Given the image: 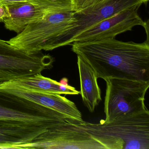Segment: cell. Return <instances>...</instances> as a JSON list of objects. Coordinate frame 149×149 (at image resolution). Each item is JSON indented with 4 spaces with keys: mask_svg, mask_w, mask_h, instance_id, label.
Wrapping results in <instances>:
<instances>
[{
    "mask_svg": "<svg viewBox=\"0 0 149 149\" xmlns=\"http://www.w3.org/2000/svg\"><path fill=\"white\" fill-rule=\"evenodd\" d=\"M71 50L87 63L97 78L149 81V42L114 39L74 42Z\"/></svg>",
    "mask_w": 149,
    "mask_h": 149,
    "instance_id": "cell-1",
    "label": "cell"
},
{
    "mask_svg": "<svg viewBox=\"0 0 149 149\" xmlns=\"http://www.w3.org/2000/svg\"><path fill=\"white\" fill-rule=\"evenodd\" d=\"M69 118L50 108L0 89V146L22 149Z\"/></svg>",
    "mask_w": 149,
    "mask_h": 149,
    "instance_id": "cell-2",
    "label": "cell"
},
{
    "mask_svg": "<svg viewBox=\"0 0 149 149\" xmlns=\"http://www.w3.org/2000/svg\"><path fill=\"white\" fill-rule=\"evenodd\" d=\"M105 149H149V111L148 109L124 114L109 123L79 122Z\"/></svg>",
    "mask_w": 149,
    "mask_h": 149,
    "instance_id": "cell-3",
    "label": "cell"
},
{
    "mask_svg": "<svg viewBox=\"0 0 149 149\" xmlns=\"http://www.w3.org/2000/svg\"><path fill=\"white\" fill-rule=\"evenodd\" d=\"M149 0H104L74 12V21L49 44L47 51L70 46L81 33L109 17L137 5L146 4Z\"/></svg>",
    "mask_w": 149,
    "mask_h": 149,
    "instance_id": "cell-4",
    "label": "cell"
},
{
    "mask_svg": "<svg viewBox=\"0 0 149 149\" xmlns=\"http://www.w3.org/2000/svg\"><path fill=\"white\" fill-rule=\"evenodd\" d=\"M105 81L104 123H110L124 114L147 109L145 97L149 88V81L116 78Z\"/></svg>",
    "mask_w": 149,
    "mask_h": 149,
    "instance_id": "cell-5",
    "label": "cell"
},
{
    "mask_svg": "<svg viewBox=\"0 0 149 149\" xmlns=\"http://www.w3.org/2000/svg\"><path fill=\"white\" fill-rule=\"evenodd\" d=\"M54 61L42 51L28 54L0 39V84L41 74L51 69Z\"/></svg>",
    "mask_w": 149,
    "mask_h": 149,
    "instance_id": "cell-6",
    "label": "cell"
},
{
    "mask_svg": "<svg viewBox=\"0 0 149 149\" xmlns=\"http://www.w3.org/2000/svg\"><path fill=\"white\" fill-rule=\"evenodd\" d=\"M78 123L68 119L42 133L22 149H105L96 138Z\"/></svg>",
    "mask_w": 149,
    "mask_h": 149,
    "instance_id": "cell-7",
    "label": "cell"
},
{
    "mask_svg": "<svg viewBox=\"0 0 149 149\" xmlns=\"http://www.w3.org/2000/svg\"><path fill=\"white\" fill-rule=\"evenodd\" d=\"M142 6L136 5L99 22L77 36L73 42L114 39L118 35L131 31L135 26L143 27L145 22L139 14Z\"/></svg>",
    "mask_w": 149,
    "mask_h": 149,
    "instance_id": "cell-8",
    "label": "cell"
},
{
    "mask_svg": "<svg viewBox=\"0 0 149 149\" xmlns=\"http://www.w3.org/2000/svg\"><path fill=\"white\" fill-rule=\"evenodd\" d=\"M8 9L10 16L3 22L6 29L18 34L28 25L41 20L50 13L61 9L73 10V6L71 0H31Z\"/></svg>",
    "mask_w": 149,
    "mask_h": 149,
    "instance_id": "cell-9",
    "label": "cell"
},
{
    "mask_svg": "<svg viewBox=\"0 0 149 149\" xmlns=\"http://www.w3.org/2000/svg\"><path fill=\"white\" fill-rule=\"evenodd\" d=\"M0 89L50 108L67 116L71 120L84 122L81 113L75 104L61 95L32 91L1 84L0 85Z\"/></svg>",
    "mask_w": 149,
    "mask_h": 149,
    "instance_id": "cell-10",
    "label": "cell"
},
{
    "mask_svg": "<svg viewBox=\"0 0 149 149\" xmlns=\"http://www.w3.org/2000/svg\"><path fill=\"white\" fill-rule=\"evenodd\" d=\"M1 85L16 87L32 91L59 95H77L80 91L70 85H64L59 82L45 77L41 74L13 80ZM1 85V84H0Z\"/></svg>",
    "mask_w": 149,
    "mask_h": 149,
    "instance_id": "cell-11",
    "label": "cell"
},
{
    "mask_svg": "<svg viewBox=\"0 0 149 149\" xmlns=\"http://www.w3.org/2000/svg\"><path fill=\"white\" fill-rule=\"evenodd\" d=\"M77 56L81 84L80 94L84 105L92 113L102 101L101 89L94 70L81 57Z\"/></svg>",
    "mask_w": 149,
    "mask_h": 149,
    "instance_id": "cell-12",
    "label": "cell"
},
{
    "mask_svg": "<svg viewBox=\"0 0 149 149\" xmlns=\"http://www.w3.org/2000/svg\"><path fill=\"white\" fill-rule=\"evenodd\" d=\"M104 0H71L74 12L79 11Z\"/></svg>",
    "mask_w": 149,
    "mask_h": 149,
    "instance_id": "cell-13",
    "label": "cell"
},
{
    "mask_svg": "<svg viewBox=\"0 0 149 149\" xmlns=\"http://www.w3.org/2000/svg\"><path fill=\"white\" fill-rule=\"evenodd\" d=\"M31 0H0V5L8 8H13L30 2Z\"/></svg>",
    "mask_w": 149,
    "mask_h": 149,
    "instance_id": "cell-14",
    "label": "cell"
},
{
    "mask_svg": "<svg viewBox=\"0 0 149 149\" xmlns=\"http://www.w3.org/2000/svg\"><path fill=\"white\" fill-rule=\"evenodd\" d=\"M9 16L10 13L8 8L0 5V22H3L5 19Z\"/></svg>",
    "mask_w": 149,
    "mask_h": 149,
    "instance_id": "cell-15",
    "label": "cell"
},
{
    "mask_svg": "<svg viewBox=\"0 0 149 149\" xmlns=\"http://www.w3.org/2000/svg\"><path fill=\"white\" fill-rule=\"evenodd\" d=\"M149 21L148 20L146 22H145L144 25L143 27L144 28L146 32V35H147V39L146 41L149 42Z\"/></svg>",
    "mask_w": 149,
    "mask_h": 149,
    "instance_id": "cell-16",
    "label": "cell"
},
{
    "mask_svg": "<svg viewBox=\"0 0 149 149\" xmlns=\"http://www.w3.org/2000/svg\"><path fill=\"white\" fill-rule=\"evenodd\" d=\"M62 84L64 85H68V79L67 77H63L62 78L61 80L59 82Z\"/></svg>",
    "mask_w": 149,
    "mask_h": 149,
    "instance_id": "cell-17",
    "label": "cell"
}]
</instances>
